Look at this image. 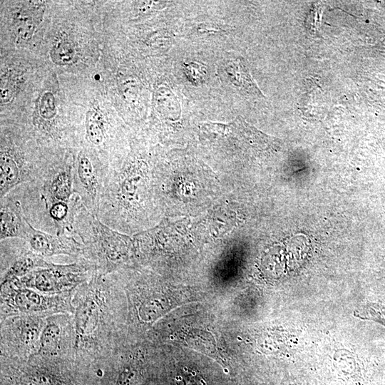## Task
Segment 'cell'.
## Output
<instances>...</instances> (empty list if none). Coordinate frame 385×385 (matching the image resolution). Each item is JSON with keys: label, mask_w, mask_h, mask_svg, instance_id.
<instances>
[{"label": "cell", "mask_w": 385, "mask_h": 385, "mask_svg": "<svg viewBox=\"0 0 385 385\" xmlns=\"http://www.w3.org/2000/svg\"><path fill=\"white\" fill-rule=\"evenodd\" d=\"M225 71L231 82L236 86L254 95L261 94L242 60L236 59L227 63Z\"/></svg>", "instance_id": "cell-12"}, {"label": "cell", "mask_w": 385, "mask_h": 385, "mask_svg": "<svg viewBox=\"0 0 385 385\" xmlns=\"http://www.w3.org/2000/svg\"><path fill=\"white\" fill-rule=\"evenodd\" d=\"M62 330L55 322L49 321L45 324L38 343V348L34 355L53 354L59 349L62 339Z\"/></svg>", "instance_id": "cell-13"}, {"label": "cell", "mask_w": 385, "mask_h": 385, "mask_svg": "<svg viewBox=\"0 0 385 385\" xmlns=\"http://www.w3.org/2000/svg\"><path fill=\"white\" fill-rule=\"evenodd\" d=\"M29 248L42 257L54 255L83 257V245L70 235H56L35 228L31 224L25 238Z\"/></svg>", "instance_id": "cell-7"}, {"label": "cell", "mask_w": 385, "mask_h": 385, "mask_svg": "<svg viewBox=\"0 0 385 385\" xmlns=\"http://www.w3.org/2000/svg\"><path fill=\"white\" fill-rule=\"evenodd\" d=\"M133 376V374L130 371L128 370L123 371L118 377L116 385H130Z\"/></svg>", "instance_id": "cell-19"}, {"label": "cell", "mask_w": 385, "mask_h": 385, "mask_svg": "<svg viewBox=\"0 0 385 385\" xmlns=\"http://www.w3.org/2000/svg\"><path fill=\"white\" fill-rule=\"evenodd\" d=\"M1 289V313L7 316L38 315L71 310L68 293L46 294L14 283Z\"/></svg>", "instance_id": "cell-4"}, {"label": "cell", "mask_w": 385, "mask_h": 385, "mask_svg": "<svg viewBox=\"0 0 385 385\" xmlns=\"http://www.w3.org/2000/svg\"><path fill=\"white\" fill-rule=\"evenodd\" d=\"M13 96L11 87L8 85L1 84V103H6L10 101Z\"/></svg>", "instance_id": "cell-18"}, {"label": "cell", "mask_w": 385, "mask_h": 385, "mask_svg": "<svg viewBox=\"0 0 385 385\" xmlns=\"http://www.w3.org/2000/svg\"><path fill=\"white\" fill-rule=\"evenodd\" d=\"M0 240L21 239L26 237L30 223L28 222L19 199L9 193L1 199Z\"/></svg>", "instance_id": "cell-9"}, {"label": "cell", "mask_w": 385, "mask_h": 385, "mask_svg": "<svg viewBox=\"0 0 385 385\" xmlns=\"http://www.w3.org/2000/svg\"><path fill=\"white\" fill-rule=\"evenodd\" d=\"M72 235L83 245V259L90 262L96 272L107 274L128 257L132 240L129 236L108 226L80 202L76 209Z\"/></svg>", "instance_id": "cell-2"}, {"label": "cell", "mask_w": 385, "mask_h": 385, "mask_svg": "<svg viewBox=\"0 0 385 385\" xmlns=\"http://www.w3.org/2000/svg\"><path fill=\"white\" fill-rule=\"evenodd\" d=\"M71 158L65 155L48 161L34 181L21 185V192H16L28 222L35 228L56 235L71 234L81 201L73 191Z\"/></svg>", "instance_id": "cell-1"}, {"label": "cell", "mask_w": 385, "mask_h": 385, "mask_svg": "<svg viewBox=\"0 0 385 385\" xmlns=\"http://www.w3.org/2000/svg\"><path fill=\"white\" fill-rule=\"evenodd\" d=\"M85 130L88 141L96 147H102L106 139V124L90 111L86 113Z\"/></svg>", "instance_id": "cell-14"}, {"label": "cell", "mask_w": 385, "mask_h": 385, "mask_svg": "<svg viewBox=\"0 0 385 385\" xmlns=\"http://www.w3.org/2000/svg\"><path fill=\"white\" fill-rule=\"evenodd\" d=\"M95 272L93 265L84 259L68 265L51 262L49 266L37 268L12 283L46 294H61L86 283Z\"/></svg>", "instance_id": "cell-3"}, {"label": "cell", "mask_w": 385, "mask_h": 385, "mask_svg": "<svg viewBox=\"0 0 385 385\" xmlns=\"http://www.w3.org/2000/svg\"><path fill=\"white\" fill-rule=\"evenodd\" d=\"M39 113L45 120H51L56 115V101L51 92H45L42 95L39 103Z\"/></svg>", "instance_id": "cell-16"}, {"label": "cell", "mask_w": 385, "mask_h": 385, "mask_svg": "<svg viewBox=\"0 0 385 385\" xmlns=\"http://www.w3.org/2000/svg\"><path fill=\"white\" fill-rule=\"evenodd\" d=\"M52 61L60 66L71 64L75 58L73 45L67 41L57 43L50 53Z\"/></svg>", "instance_id": "cell-15"}, {"label": "cell", "mask_w": 385, "mask_h": 385, "mask_svg": "<svg viewBox=\"0 0 385 385\" xmlns=\"http://www.w3.org/2000/svg\"><path fill=\"white\" fill-rule=\"evenodd\" d=\"M11 324L18 344L28 351H34L35 354L45 326L41 318L38 315H21L14 317Z\"/></svg>", "instance_id": "cell-11"}, {"label": "cell", "mask_w": 385, "mask_h": 385, "mask_svg": "<svg viewBox=\"0 0 385 385\" xmlns=\"http://www.w3.org/2000/svg\"><path fill=\"white\" fill-rule=\"evenodd\" d=\"M73 191L81 203L98 216L103 189L105 165L86 149L81 150L73 163Z\"/></svg>", "instance_id": "cell-5"}, {"label": "cell", "mask_w": 385, "mask_h": 385, "mask_svg": "<svg viewBox=\"0 0 385 385\" xmlns=\"http://www.w3.org/2000/svg\"><path fill=\"white\" fill-rule=\"evenodd\" d=\"M51 263L32 252L27 246L26 249L20 250L4 271L1 277V287L18 280L37 268L48 267Z\"/></svg>", "instance_id": "cell-10"}, {"label": "cell", "mask_w": 385, "mask_h": 385, "mask_svg": "<svg viewBox=\"0 0 385 385\" xmlns=\"http://www.w3.org/2000/svg\"><path fill=\"white\" fill-rule=\"evenodd\" d=\"M93 276L88 291L78 302L75 312L76 344L93 334L97 329L101 314V299L98 296Z\"/></svg>", "instance_id": "cell-8"}, {"label": "cell", "mask_w": 385, "mask_h": 385, "mask_svg": "<svg viewBox=\"0 0 385 385\" xmlns=\"http://www.w3.org/2000/svg\"><path fill=\"white\" fill-rule=\"evenodd\" d=\"M34 22L28 18H21L17 26V34L23 39L29 38L34 31Z\"/></svg>", "instance_id": "cell-17"}, {"label": "cell", "mask_w": 385, "mask_h": 385, "mask_svg": "<svg viewBox=\"0 0 385 385\" xmlns=\"http://www.w3.org/2000/svg\"><path fill=\"white\" fill-rule=\"evenodd\" d=\"M4 138L0 159V197L7 195L16 187L34 181L46 166L47 162H34Z\"/></svg>", "instance_id": "cell-6"}]
</instances>
